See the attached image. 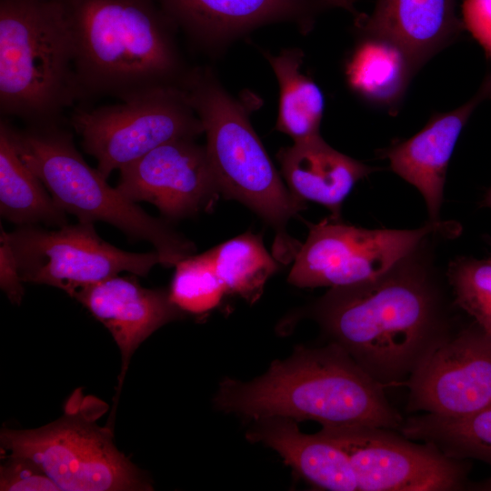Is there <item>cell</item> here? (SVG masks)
Wrapping results in <instances>:
<instances>
[{
	"label": "cell",
	"instance_id": "21",
	"mask_svg": "<svg viewBox=\"0 0 491 491\" xmlns=\"http://www.w3.org/2000/svg\"><path fill=\"white\" fill-rule=\"evenodd\" d=\"M398 431L435 446L448 457L479 460L491 467V406L462 416L410 415Z\"/></svg>",
	"mask_w": 491,
	"mask_h": 491
},
{
	"label": "cell",
	"instance_id": "31",
	"mask_svg": "<svg viewBox=\"0 0 491 491\" xmlns=\"http://www.w3.org/2000/svg\"><path fill=\"white\" fill-rule=\"evenodd\" d=\"M466 490L491 491V477L480 482H469Z\"/></svg>",
	"mask_w": 491,
	"mask_h": 491
},
{
	"label": "cell",
	"instance_id": "7",
	"mask_svg": "<svg viewBox=\"0 0 491 491\" xmlns=\"http://www.w3.org/2000/svg\"><path fill=\"white\" fill-rule=\"evenodd\" d=\"M107 409L103 400L76 388L55 421L35 429L3 427L2 457L31 459L60 491L152 490L150 481L117 449L113 427L98 424Z\"/></svg>",
	"mask_w": 491,
	"mask_h": 491
},
{
	"label": "cell",
	"instance_id": "23",
	"mask_svg": "<svg viewBox=\"0 0 491 491\" xmlns=\"http://www.w3.org/2000/svg\"><path fill=\"white\" fill-rule=\"evenodd\" d=\"M302 53L286 50L267 56L279 85L276 129L294 142L319 135L325 101L317 85L300 71Z\"/></svg>",
	"mask_w": 491,
	"mask_h": 491
},
{
	"label": "cell",
	"instance_id": "5",
	"mask_svg": "<svg viewBox=\"0 0 491 491\" xmlns=\"http://www.w3.org/2000/svg\"><path fill=\"white\" fill-rule=\"evenodd\" d=\"M182 87L202 123L221 195L242 203L274 229L277 261L294 259L300 246L286 225L306 208L305 202L282 181L245 109L207 73L188 74Z\"/></svg>",
	"mask_w": 491,
	"mask_h": 491
},
{
	"label": "cell",
	"instance_id": "1",
	"mask_svg": "<svg viewBox=\"0 0 491 491\" xmlns=\"http://www.w3.org/2000/svg\"><path fill=\"white\" fill-rule=\"evenodd\" d=\"M407 258L375 279L331 287L310 310L328 342L385 387L405 385L456 329L442 291Z\"/></svg>",
	"mask_w": 491,
	"mask_h": 491
},
{
	"label": "cell",
	"instance_id": "33",
	"mask_svg": "<svg viewBox=\"0 0 491 491\" xmlns=\"http://www.w3.org/2000/svg\"><path fill=\"white\" fill-rule=\"evenodd\" d=\"M488 260H489V261L491 262V258H490V259H488Z\"/></svg>",
	"mask_w": 491,
	"mask_h": 491
},
{
	"label": "cell",
	"instance_id": "28",
	"mask_svg": "<svg viewBox=\"0 0 491 491\" xmlns=\"http://www.w3.org/2000/svg\"><path fill=\"white\" fill-rule=\"evenodd\" d=\"M462 22L491 59V0H465Z\"/></svg>",
	"mask_w": 491,
	"mask_h": 491
},
{
	"label": "cell",
	"instance_id": "15",
	"mask_svg": "<svg viewBox=\"0 0 491 491\" xmlns=\"http://www.w3.org/2000/svg\"><path fill=\"white\" fill-rule=\"evenodd\" d=\"M491 99V74L460 107L432 118L411 138L385 150L392 170L423 195L431 224H438L446 169L457 139L475 109Z\"/></svg>",
	"mask_w": 491,
	"mask_h": 491
},
{
	"label": "cell",
	"instance_id": "20",
	"mask_svg": "<svg viewBox=\"0 0 491 491\" xmlns=\"http://www.w3.org/2000/svg\"><path fill=\"white\" fill-rule=\"evenodd\" d=\"M0 213L19 226L66 224L65 212L19 156L4 119L0 122Z\"/></svg>",
	"mask_w": 491,
	"mask_h": 491
},
{
	"label": "cell",
	"instance_id": "11",
	"mask_svg": "<svg viewBox=\"0 0 491 491\" xmlns=\"http://www.w3.org/2000/svg\"><path fill=\"white\" fill-rule=\"evenodd\" d=\"M308 235L287 281L297 287L345 286L375 279L412 255L438 224L413 230L366 229L329 217L306 222Z\"/></svg>",
	"mask_w": 491,
	"mask_h": 491
},
{
	"label": "cell",
	"instance_id": "13",
	"mask_svg": "<svg viewBox=\"0 0 491 491\" xmlns=\"http://www.w3.org/2000/svg\"><path fill=\"white\" fill-rule=\"evenodd\" d=\"M119 171L116 188L135 203L153 204L168 220L208 212L221 195L205 146L191 138L165 143Z\"/></svg>",
	"mask_w": 491,
	"mask_h": 491
},
{
	"label": "cell",
	"instance_id": "25",
	"mask_svg": "<svg viewBox=\"0 0 491 491\" xmlns=\"http://www.w3.org/2000/svg\"><path fill=\"white\" fill-rule=\"evenodd\" d=\"M169 296L183 312L204 314L215 308L226 294L210 251L190 255L175 266Z\"/></svg>",
	"mask_w": 491,
	"mask_h": 491
},
{
	"label": "cell",
	"instance_id": "10",
	"mask_svg": "<svg viewBox=\"0 0 491 491\" xmlns=\"http://www.w3.org/2000/svg\"><path fill=\"white\" fill-rule=\"evenodd\" d=\"M349 458L359 491L466 490L470 463L398 430L367 426L322 427Z\"/></svg>",
	"mask_w": 491,
	"mask_h": 491
},
{
	"label": "cell",
	"instance_id": "19",
	"mask_svg": "<svg viewBox=\"0 0 491 491\" xmlns=\"http://www.w3.org/2000/svg\"><path fill=\"white\" fill-rule=\"evenodd\" d=\"M277 159L289 191L327 207L336 219L355 185L376 170L332 148L320 135L281 149Z\"/></svg>",
	"mask_w": 491,
	"mask_h": 491
},
{
	"label": "cell",
	"instance_id": "22",
	"mask_svg": "<svg viewBox=\"0 0 491 491\" xmlns=\"http://www.w3.org/2000/svg\"><path fill=\"white\" fill-rule=\"evenodd\" d=\"M416 70L398 45L385 38L366 35L355 50L346 75L350 85L362 96L391 106L402 97Z\"/></svg>",
	"mask_w": 491,
	"mask_h": 491
},
{
	"label": "cell",
	"instance_id": "26",
	"mask_svg": "<svg viewBox=\"0 0 491 491\" xmlns=\"http://www.w3.org/2000/svg\"><path fill=\"white\" fill-rule=\"evenodd\" d=\"M453 302L491 338V262L461 257L448 272Z\"/></svg>",
	"mask_w": 491,
	"mask_h": 491
},
{
	"label": "cell",
	"instance_id": "9",
	"mask_svg": "<svg viewBox=\"0 0 491 491\" xmlns=\"http://www.w3.org/2000/svg\"><path fill=\"white\" fill-rule=\"evenodd\" d=\"M94 223L55 230L21 225L7 233L23 282L55 286L72 297L81 288L126 271L146 276L160 264L158 253H132L103 240Z\"/></svg>",
	"mask_w": 491,
	"mask_h": 491
},
{
	"label": "cell",
	"instance_id": "17",
	"mask_svg": "<svg viewBox=\"0 0 491 491\" xmlns=\"http://www.w3.org/2000/svg\"><path fill=\"white\" fill-rule=\"evenodd\" d=\"M175 25L209 44L278 22L310 23L322 0H159Z\"/></svg>",
	"mask_w": 491,
	"mask_h": 491
},
{
	"label": "cell",
	"instance_id": "6",
	"mask_svg": "<svg viewBox=\"0 0 491 491\" xmlns=\"http://www.w3.org/2000/svg\"><path fill=\"white\" fill-rule=\"evenodd\" d=\"M14 146L55 204L79 222L104 221L134 240L151 243L165 267L192 255L195 245L163 219L146 214L92 168L62 125L17 129L6 122Z\"/></svg>",
	"mask_w": 491,
	"mask_h": 491
},
{
	"label": "cell",
	"instance_id": "8",
	"mask_svg": "<svg viewBox=\"0 0 491 491\" xmlns=\"http://www.w3.org/2000/svg\"><path fill=\"white\" fill-rule=\"evenodd\" d=\"M68 124L106 179L114 170H120L165 143L195 139L204 133L181 86L156 88L115 105L92 108L81 105L74 109Z\"/></svg>",
	"mask_w": 491,
	"mask_h": 491
},
{
	"label": "cell",
	"instance_id": "27",
	"mask_svg": "<svg viewBox=\"0 0 491 491\" xmlns=\"http://www.w3.org/2000/svg\"><path fill=\"white\" fill-rule=\"evenodd\" d=\"M0 466L1 491H60L58 486L34 461L5 456Z\"/></svg>",
	"mask_w": 491,
	"mask_h": 491
},
{
	"label": "cell",
	"instance_id": "16",
	"mask_svg": "<svg viewBox=\"0 0 491 491\" xmlns=\"http://www.w3.org/2000/svg\"><path fill=\"white\" fill-rule=\"evenodd\" d=\"M456 0H377L373 13L356 18L366 35L398 45L418 69L465 29Z\"/></svg>",
	"mask_w": 491,
	"mask_h": 491
},
{
	"label": "cell",
	"instance_id": "4",
	"mask_svg": "<svg viewBox=\"0 0 491 491\" xmlns=\"http://www.w3.org/2000/svg\"><path fill=\"white\" fill-rule=\"evenodd\" d=\"M84 102L60 0H0V112L26 126L62 125Z\"/></svg>",
	"mask_w": 491,
	"mask_h": 491
},
{
	"label": "cell",
	"instance_id": "12",
	"mask_svg": "<svg viewBox=\"0 0 491 491\" xmlns=\"http://www.w3.org/2000/svg\"><path fill=\"white\" fill-rule=\"evenodd\" d=\"M404 386L409 414L462 416L491 406V338L474 321L456 328Z\"/></svg>",
	"mask_w": 491,
	"mask_h": 491
},
{
	"label": "cell",
	"instance_id": "29",
	"mask_svg": "<svg viewBox=\"0 0 491 491\" xmlns=\"http://www.w3.org/2000/svg\"><path fill=\"white\" fill-rule=\"evenodd\" d=\"M0 242V286L13 304L20 305L25 293L24 282L19 276L7 233L2 226Z\"/></svg>",
	"mask_w": 491,
	"mask_h": 491
},
{
	"label": "cell",
	"instance_id": "18",
	"mask_svg": "<svg viewBox=\"0 0 491 491\" xmlns=\"http://www.w3.org/2000/svg\"><path fill=\"white\" fill-rule=\"evenodd\" d=\"M297 423L286 417L261 418L254 421L246 437L276 451L297 476L318 489L358 491L344 450L318 432L302 433Z\"/></svg>",
	"mask_w": 491,
	"mask_h": 491
},
{
	"label": "cell",
	"instance_id": "2",
	"mask_svg": "<svg viewBox=\"0 0 491 491\" xmlns=\"http://www.w3.org/2000/svg\"><path fill=\"white\" fill-rule=\"evenodd\" d=\"M385 386L342 347L299 346L275 360L257 378L222 381L214 398L217 410L250 420L286 417L322 427L367 426L398 430L404 417L389 404Z\"/></svg>",
	"mask_w": 491,
	"mask_h": 491
},
{
	"label": "cell",
	"instance_id": "3",
	"mask_svg": "<svg viewBox=\"0 0 491 491\" xmlns=\"http://www.w3.org/2000/svg\"><path fill=\"white\" fill-rule=\"evenodd\" d=\"M84 101L181 86L174 23L155 0H60Z\"/></svg>",
	"mask_w": 491,
	"mask_h": 491
},
{
	"label": "cell",
	"instance_id": "30",
	"mask_svg": "<svg viewBox=\"0 0 491 491\" xmlns=\"http://www.w3.org/2000/svg\"><path fill=\"white\" fill-rule=\"evenodd\" d=\"M326 5L342 8L358 18L361 15L356 11L353 0H322Z\"/></svg>",
	"mask_w": 491,
	"mask_h": 491
},
{
	"label": "cell",
	"instance_id": "14",
	"mask_svg": "<svg viewBox=\"0 0 491 491\" xmlns=\"http://www.w3.org/2000/svg\"><path fill=\"white\" fill-rule=\"evenodd\" d=\"M111 333L121 353V369L108 426H113L116 405L130 359L138 346L161 326L184 313L169 291L141 286L134 277L117 276L79 289L73 296Z\"/></svg>",
	"mask_w": 491,
	"mask_h": 491
},
{
	"label": "cell",
	"instance_id": "32",
	"mask_svg": "<svg viewBox=\"0 0 491 491\" xmlns=\"http://www.w3.org/2000/svg\"><path fill=\"white\" fill-rule=\"evenodd\" d=\"M481 205L491 208V187L486 193L484 199L482 200Z\"/></svg>",
	"mask_w": 491,
	"mask_h": 491
},
{
	"label": "cell",
	"instance_id": "24",
	"mask_svg": "<svg viewBox=\"0 0 491 491\" xmlns=\"http://www.w3.org/2000/svg\"><path fill=\"white\" fill-rule=\"evenodd\" d=\"M209 251L226 294L237 295L249 304L260 298L266 282L279 268L277 260L266 249L262 236L251 232Z\"/></svg>",
	"mask_w": 491,
	"mask_h": 491
}]
</instances>
